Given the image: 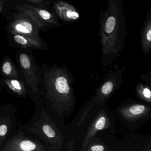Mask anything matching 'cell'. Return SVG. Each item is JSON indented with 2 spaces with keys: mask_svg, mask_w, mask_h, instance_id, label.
I'll list each match as a JSON object with an SVG mask.
<instances>
[{
  "mask_svg": "<svg viewBox=\"0 0 151 151\" xmlns=\"http://www.w3.org/2000/svg\"><path fill=\"white\" fill-rule=\"evenodd\" d=\"M123 0H106L101 9L100 44L104 57L116 56L124 47L128 29Z\"/></svg>",
  "mask_w": 151,
  "mask_h": 151,
  "instance_id": "1",
  "label": "cell"
},
{
  "mask_svg": "<svg viewBox=\"0 0 151 151\" xmlns=\"http://www.w3.org/2000/svg\"><path fill=\"white\" fill-rule=\"evenodd\" d=\"M31 99L35 103L36 111L27 124H20L19 129L26 134L43 140L47 151L58 150L60 145V137L56 125L45 109L39 93L32 95Z\"/></svg>",
  "mask_w": 151,
  "mask_h": 151,
  "instance_id": "2",
  "label": "cell"
},
{
  "mask_svg": "<svg viewBox=\"0 0 151 151\" xmlns=\"http://www.w3.org/2000/svg\"><path fill=\"white\" fill-rule=\"evenodd\" d=\"M15 60L21 77L33 93H37L41 78V69L37 63L32 50L19 49L16 52Z\"/></svg>",
  "mask_w": 151,
  "mask_h": 151,
  "instance_id": "3",
  "label": "cell"
},
{
  "mask_svg": "<svg viewBox=\"0 0 151 151\" xmlns=\"http://www.w3.org/2000/svg\"><path fill=\"white\" fill-rule=\"evenodd\" d=\"M17 9L22 10L32 17L39 25L40 30L47 32L63 25L53 8H41L27 4L17 5Z\"/></svg>",
  "mask_w": 151,
  "mask_h": 151,
  "instance_id": "4",
  "label": "cell"
},
{
  "mask_svg": "<svg viewBox=\"0 0 151 151\" xmlns=\"http://www.w3.org/2000/svg\"><path fill=\"white\" fill-rule=\"evenodd\" d=\"M17 10L8 23L6 29L34 39L42 40L40 35V28L37 22L25 12Z\"/></svg>",
  "mask_w": 151,
  "mask_h": 151,
  "instance_id": "5",
  "label": "cell"
},
{
  "mask_svg": "<svg viewBox=\"0 0 151 151\" xmlns=\"http://www.w3.org/2000/svg\"><path fill=\"white\" fill-rule=\"evenodd\" d=\"M46 147L37 138L24 133L19 128L15 135L8 139L1 151H46Z\"/></svg>",
  "mask_w": 151,
  "mask_h": 151,
  "instance_id": "6",
  "label": "cell"
},
{
  "mask_svg": "<svg viewBox=\"0 0 151 151\" xmlns=\"http://www.w3.org/2000/svg\"><path fill=\"white\" fill-rule=\"evenodd\" d=\"M15 107L5 104L0 107V151L4 143L19 130Z\"/></svg>",
  "mask_w": 151,
  "mask_h": 151,
  "instance_id": "7",
  "label": "cell"
},
{
  "mask_svg": "<svg viewBox=\"0 0 151 151\" xmlns=\"http://www.w3.org/2000/svg\"><path fill=\"white\" fill-rule=\"evenodd\" d=\"M7 37L10 47L19 49L32 50H47V44L43 39H34L32 38L17 34L6 29Z\"/></svg>",
  "mask_w": 151,
  "mask_h": 151,
  "instance_id": "8",
  "label": "cell"
},
{
  "mask_svg": "<svg viewBox=\"0 0 151 151\" xmlns=\"http://www.w3.org/2000/svg\"><path fill=\"white\" fill-rule=\"evenodd\" d=\"M53 9L63 25H68L80 19L78 10L70 2L64 0L53 1Z\"/></svg>",
  "mask_w": 151,
  "mask_h": 151,
  "instance_id": "9",
  "label": "cell"
},
{
  "mask_svg": "<svg viewBox=\"0 0 151 151\" xmlns=\"http://www.w3.org/2000/svg\"><path fill=\"white\" fill-rule=\"evenodd\" d=\"M3 87L11 94L19 98H31L33 94L30 87L22 79L2 78Z\"/></svg>",
  "mask_w": 151,
  "mask_h": 151,
  "instance_id": "10",
  "label": "cell"
},
{
  "mask_svg": "<svg viewBox=\"0 0 151 151\" xmlns=\"http://www.w3.org/2000/svg\"><path fill=\"white\" fill-rule=\"evenodd\" d=\"M140 44L145 55L149 54L151 52V7L147 14L140 32Z\"/></svg>",
  "mask_w": 151,
  "mask_h": 151,
  "instance_id": "11",
  "label": "cell"
},
{
  "mask_svg": "<svg viewBox=\"0 0 151 151\" xmlns=\"http://www.w3.org/2000/svg\"><path fill=\"white\" fill-rule=\"evenodd\" d=\"M0 73L2 77L5 78H22L15 64L8 55H6L1 62Z\"/></svg>",
  "mask_w": 151,
  "mask_h": 151,
  "instance_id": "12",
  "label": "cell"
},
{
  "mask_svg": "<svg viewBox=\"0 0 151 151\" xmlns=\"http://www.w3.org/2000/svg\"><path fill=\"white\" fill-rule=\"evenodd\" d=\"M145 111V107L143 105H135L128 108L124 113L129 117H137L144 114Z\"/></svg>",
  "mask_w": 151,
  "mask_h": 151,
  "instance_id": "13",
  "label": "cell"
},
{
  "mask_svg": "<svg viewBox=\"0 0 151 151\" xmlns=\"http://www.w3.org/2000/svg\"><path fill=\"white\" fill-rule=\"evenodd\" d=\"M34 6L41 8H48L52 3V0H26Z\"/></svg>",
  "mask_w": 151,
  "mask_h": 151,
  "instance_id": "14",
  "label": "cell"
},
{
  "mask_svg": "<svg viewBox=\"0 0 151 151\" xmlns=\"http://www.w3.org/2000/svg\"><path fill=\"white\" fill-rule=\"evenodd\" d=\"M106 124V118L104 116H101L97 120L94 125L93 130L91 133L93 134L94 132L99 130H101L105 127Z\"/></svg>",
  "mask_w": 151,
  "mask_h": 151,
  "instance_id": "15",
  "label": "cell"
},
{
  "mask_svg": "<svg viewBox=\"0 0 151 151\" xmlns=\"http://www.w3.org/2000/svg\"><path fill=\"white\" fill-rule=\"evenodd\" d=\"M114 87V85L113 83L110 81H108L105 83L101 89V92L103 94L107 95L109 94L112 91Z\"/></svg>",
  "mask_w": 151,
  "mask_h": 151,
  "instance_id": "16",
  "label": "cell"
},
{
  "mask_svg": "<svg viewBox=\"0 0 151 151\" xmlns=\"http://www.w3.org/2000/svg\"><path fill=\"white\" fill-rule=\"evenodd\" d=\"M142 94L145 98L150 99L151 96V93L150 90L147 88H145L142 91Z\"/></svg>",
  "mask_w": 151,
  "mask_h": 151,
  "instance_id": "17",
  "label": "cell"
},
{
  "mask_svg": "<svg viewBox=\"0 0 151 151\" xmlns=\"http://www.w3.org/2000/svg\"><path fill=\"white\" fill-rule=\"evenodd\" d=\"M91 150L92 151H103L104 150V147L100 145H96L92 147Z\"/></svg>",
  "mask_w": 151,
  "mask_h": 151,
  "instance_id": "18",
  "label": "cell"
},
{
  "mask_svg": "<svg viewBox=\"0 0 151 151\" xmlns=\"http://www.w3.org/2000/svg\"><path fill=\"white\" fill-rule=\"evenodd\" d=\"M3 87V82H2V78L0 77V91H2V88Z\"/></svg>",
  "mask_w": 151,
  "mask_h": 151,
  "instance_id": "19",
  "label": "cell"
},
{
  "mask_svg": "<svg viewBox=\"0 0 151 151\" xmlns=\"http://www.w3.org/2000/svg\"><path fill=\"white\" fill-rule=\"evenodd\" d=\"M3 2L0 1V13H1L3 10Z\"/></svg>",
  "mask_w": 151,
  "mask_h": 151,
  "instance_id": "20",
  "label": "cell"
},
{
  "mask_svg": "<svg viewBox=\"0 0 151 151\" xmlns=\"http://www.w3.org/2000/svg\"><path fill=\"white\" fill-rule=\"evenodd\" d=\"M0 1H2V2H4L5 0H0Z\"/></svg>",
  "mask_w": 151,
  "mask_h": 151,
  "instance_id": "21",
  "label": "cell"
}]
</instances>
